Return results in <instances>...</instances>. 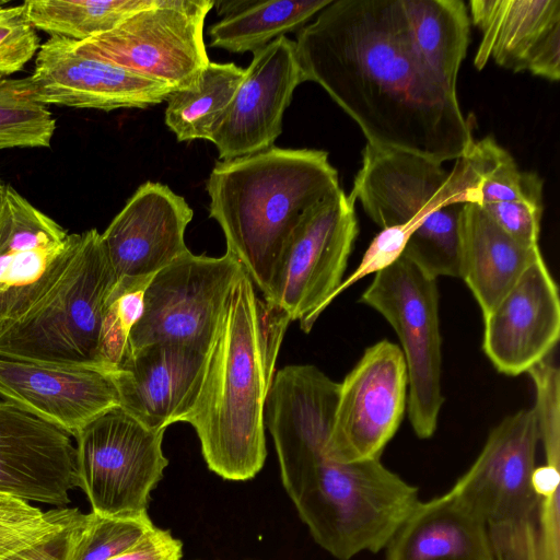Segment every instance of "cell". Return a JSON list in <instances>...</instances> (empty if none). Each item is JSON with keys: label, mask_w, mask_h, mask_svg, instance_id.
Returning a JSON list of instances; mask_svg holds the SVG:
<instances>
[{"label": "cell", "mask_w": 560, "mask_h": 560, "mask_svg": "<svg viewBox=\"0 0 560 560\" xmlns=\"http://www.w3.org/2000/svg\"><path fill=\"white\" fill-rule=\"evenodd\" d=\"M40 45L24 2L9 5L0 0V79L21 71L36 57Z\"/></svg>", "instance_id": "34"}, {"label": "cell", "mask_w": 560, "mask_h": 560, "mask_svg": "<svg viewBox=\"0 0 560 560\" xmlns=\"http://www.w3.org/2000/svg\"><path fill=\"white\" fill-rule=\"evenodd\" d=\"M332 0H254L209 27L210 47L255 52L285 33L300 31Z\"/></svg>", "instance_id": "28"}, {"label": "cell", "mask_w": 560, "mask_h": 560, "mask_svg": "<svg viewBox=\"0 0 560 560\" xmlns=\"http://www.w3.org/2000/svg\"><path fill=\"white\" fill-rule=\"evenodd\" d=\"M78 233L60 224L7 185L0 210V330L21 318L66 269Z\"/></svg>", "instance_id": "14"}, {"label": "cell", "mask_w": 560, "mask_h": 560, "mask_svg": "<svg viewBox=\"0 0 560 560\" xmlns=\"http://www.w3.org/2000/svg\"><path fill=\"white\" fill-rule=\"evenodd\" d=\"M482 350L502 374L526 373L550 355L560 335L557 283L540 254L483 316Z\"/></svg>", "instance_id": "19"}, {"label": "cell", "mask_w": 560, "mask_h": 560, "mask_svg": "<svg viewBox=\"0 0 560 560\" xmlns=\"http://www.w3.org/2000/svg\"><path fill=\"white\" fill-rule=\"evenodd\" d=\"M481 208L514 240L528 246L538 245L542 206L524 201H504Z\"/></svg>", "instance_id": "38"}, {"label": "cell", "mask_w": 560, "mask_h": 560, "mask_svg": "<svg viewBox=\"0 0 560 560\" xmlns=\"http://www.w3.org/2000/svg\"><path fill=\"white\" fill-rule=\"evenodd\" d=\"M360 302L378 312L397 334L408 375L409 420L418 438H431L444 402L436 280L400 256L375 273Z\"/></svg>", "instance_id": "8"}, {"label": "cell", "mask_w": 560, "mask_h": 560, "mask_svg": "<svg viewBox=\"0 0 560 560\" xmlns=\"http://www.w3.org/2000/svg\"><path fill=\"white\" fill-rule=\"evenodd\" d=\"M412 231L413 228L408 224L382 229L371 242L355 270L341 282L336 296L365 276L377 273L396 261L401 256Z\"/></svg>", "instance_id": "37"}, {"label": "cell", "mask_w": 560, "mask_h": 560, "mask_svg": "<svg viewBox=\"0 0 560 560\" xmlns=\"http://www.w3.org/2000/svg\"><path fill=\"white\" fill-rule=\"evenodd\" d=\"M448 171L435 161L366 143L349 195L382 229L411 225L401 256L432 279L459 278V213L445 203Z\"/></svg>", "instance_id": "5"}, {"label": "cell", "mask_w": 560, "mask_h": 560, "mask_svg": "<svg viewBox=\"0 0 560 560\" xmlns=\"http://www.w3.org/2000/svg\"><path fill=\"white\" fill-rule=\"evenodd\" d=\"M153 0H28L27 18L50 37L83 43L115 28Z\"/></svg>", "instance_id": "29"}, {"label": "cell", "mask_w": 560, "mask_h": 560, "mask_svg": "<svg viewBox=\"0 0 560 560\" xmlns=\"http://www.w3.org/2000/svg\"><path fill=\"white\" fill-rule=\"evenodd\" d=\"M383 550L384 560H494L483 524L451 491L419 501Z\"/></svg>", "instance_id": "23"}, {"label": "cell", "mask_w": 560, "mask_h": 560, "mask_svg": "<svg viewBox=\"0 0 560 560\" xmlns=\"http://www.w3.org/2000/svg\"><path fill=\"white\" fill-rule=\"evenodd\" d=\"M336 402L328 387H298L270 402L266 424L300 518L324 550L350 560L382 551L420 499L381 459L342 463L328 455Z\"/></svg>", "instance_id": "2"}, {"label": "cell", "mask_w": 560, "mask_h": 560, "mask_svg": "<svg viewBox=\"0 0 560 560\" xmlns=\"http://www.w3.org/2000/svg\"><path fill=\"white\" fill-rule=\"evenodd\" d=\"M535 386L534 411L545 462L560 464V371L551 354L526 372Z\"/></svg>", "instance_id": "33"}, {"label": "cell", "mask_w": 560, "mask_h": 560, "mask_svg": "<svg viewBox=\"0 0 560 560\" xmlns=\"http://www.w3.org/2000/svg\"><path fill=\"white\" fill-rule=\"evenodd\" d=\"M164 430H153L116 406L75 436L81 487L95 514L128 517L148 513L151 492L168 465Z\"/></svg>", "instance_id": "9"}, {"label": "cell", "mask_w": 560, "mask_h": 560, "mask_svg": "<svg viewBox=\"0 0 560 560\" xmlns=\"http://www.w3.org/2000/svg\"><path fill=\"white\" fill-rule=\"evenodd\" d=\"M289 322L258 298L244 272L212 345L198 399L184 421L195 429L208 468L225 480H249L265 464V404Z\"/></svg>", "instance_id": "3"}, {"label": "cell", "mask_w": 560, "mask_h": 560, "mask_svg": "<svg viewBox=\"0 0 560 560\" xmlns=\"http://www.w3.org/2000/svg\"><path fill=\"white\" fill-rule=\"evenodd\" d=\"M5 188H7V185L3 184L2 180L0 179V210H1L2 205H3L4 195H5Z\"/></svg>", "instance_id": "42"}, {"label": "cell", "mask_w": 560, "mask_h": 560, "mask_svg": "<svg viewBox=\"0 0 560 560\" xmlns=\"http://www.w3.org/2000/svg\"><path fill=\"white\" fill-rule=\"evenodd\" d=\"M194 211L168 186L145 182L101 233L116 279L150 280L185 254Z\"/></svg>", "instance_id": "20"}, {"label": "cell", "mask_w": 560, "mask_h": 560, "mask_svg": "<svg viewBox=\"0 0 560 560\" xmlns=\"http://www.w3.org/2000/svg\"><path fill=\"white\" fill-rule=\"evenodd\" d=\"M303 81L320 85L369 144L438 163L471 143V122L415 49L400 0L331 1L298 31Z\"/></svg>", "instance_id": "1"}, {"label": "cell", "mask_w": 560, "mask_h": 560, "mask_svg": "<svg viewBox=\"0 0 560 560\" xmlns=\"http://www.w3.org/2000/svg\"><path fill=\"white\" fill-rule=\"evenodd\" d=\"M116 281L101 233L96 229L78 233L73 254L54 287L21 318L0 330V355L104 371L101 326Z\"/></svg>", "instance_id": "6"}, {"label": "cell", "mask_w": 560, "mask_h": 560, "mask_svg": "<svg viewBox=\"0 0 560 560\" xmlns=\"http://www.w3.org/2000/svg\"><path fill=\"white\" fill-rule=\"evenodd\" d=\"M210 351L177 342L129 349L110 373L119 406L153 430L184 422L200 394Z\"/></svg>", "instance_id": "18"}, {"label": "cell", "mask_w": 560, "mask_h": 560, "mask_svg": "<svg viewBox=\"0 0 560 560\" xmlns=\"http://www.w3.org/2000/svg\"><path fill=\"white\" fill-rule=\"evenodd\" d=\"M56 120L30 77L0 79V150L49 148Z\"/></svg>", "instance_id": "30"}, {"label": "cell", "mask_w": 560, "mask_h": 560, "mask_svg": "<svg viewBox=\"0 0 560 560\" xmlns=\"http://www.w3.org/2000/svg\"><path fill=\"white\" fill-rule=\"evenodd\" d=\"M244 272L228 252L210 257L188 249L149 282L142 315L129 336V349L177 342L211 350L233 289Z\"/></svg>", "instance_id": "11"}, {"label": "cell", "mask_w": 560, "mask_h": 560, "mask_svg": "<svg viewBox=\"0 0 560 560\" xmlns=\"http://www.w3.org/2000/svg\"><path fill=\"white\" fill-rule=\"evenodd\" d=\"M30 79L36 98L45 105L105 112L156 105L174 91L167 83L86 55L75 42L58 37L40 45Z\"/></svg>", "instance_id": "15"}, {"label": "cell", "mask_w": 560, "mask_h": 560, "mask_svg": "<svg viewBox=\"0 0 560 560\" xmlns=\"http://www.w3.org/2000/svg\"><path fill=\"white\" fill-rule=\"evenodd\" d=\"M80 487L71 436L0 399V492L61 508Z\"/></svg>", "instance_id": "17"}, {"label": "cell", "mask_w": 560, "mask_h": 560, "mask_svg": "<svg viewBox=\"0 0 560 560\" xmlns=\"http://www.w3.org/2000/svg\"><path fill=\"white\" fill-rule=\"evenodd\" d=\"M244 75L245 69L233 62L210 61L194 85L173 91L164 119L177 140L211 141Z\"/></svg>", "instance_id": "27"}, {"label": "cell", "mask_w": 560, "mask_h": 560, "mask_svg": "<svg viewBox=\"0 0 560 560\" xmlns=\"http://www.w3.org/2000/svg\"><path fill=\"white\" fill-rule=\"evenodd\" d=\"M358 233L354 200L341 188L310 208L288 241L264 301L310 331L336 298Z\"/></svg>", "instance_id": "10"}, {"label": "cell", "mask_w": 560, "mask_h": 560, "mask_svg": "<svg viewBox=\"0 0 560 560\" xmlns=\"http://www.w3.org/2000/svg\"><path fill=\"white\" fill-rule=\"evenodd\" d=\"M254 0H221L213 1V7L219 15L229 16L235 14L253 3Z\"/></svg>", "instance_id": "41"}, {"label": "cell", "mask_w": 560, "mask_h": 560, "mask_svg": "<svg viewBox=\"0 0 560 560\" xmlns=\"http://www.w3.org/2000/svg\"><path fill=\"white\" fill-rule=\"evenodd\" d=\"M445 203L485 207L504 201L542 206V179L518 168L492 136L474 141L448 171Z\"/></svg>", "instance_id": "25"}, {"label": "cell", "mask_w": 560, "mask_h": 560, "mask_svg": "<svg viewBox=\"0 0 560 560\" xmlns=\"http://www.w3.org/2000/svg\"><path fill=\"white\" fill-rule=\"evenodd\" d=\"M78 510L58 508L30 520L0 522V559L59 529Z\"/></svg>", "instance_id": "35"}, {"label": "cell", "mask_w": 560, "mask_h": 560, "mask_svg": "<svg viewBox=\"0 0 560 560\" xmlns=\"http://www.w3.org/2000/svg\"><path fill=\"white\" fill-rule=\"evenodd\" d=\"M340 188L326 151L275 145L215 162L206 183L226 252L264 298L302 215Z\"/></svg>", "instance_id": "4"}, {"label": "cell", "mask_w": 560, "mask_h": 560, "mask_svg": "<svg viewBox=\"0 0 560 560\" xmlns=\"http://www.w3.org/2000/svg\"><path fill=\"white\" fill-rule=\"evenodd\" d=\"M416 51L450 91L469 44L470 21L462 0H400Z\"/></svg>", "instance_id": "26"}, {"label": "cell", "mask_w": 560, "mask_h": 560, "mask_svg": "<svg viewBox=\"0 0 560 560\" xmlns=\"http://www.w3.org/2000/svg\"><path fill=\"white\" fill-rule=\"evenodd\" d=\"M43 513L39 509L31 505L28 501L0 492V522L30 520L38 517Z\"/></svg>", "instance_id": "40"}, {"label": "cell", "mask_w": 560, "mask_h": 560, "mask_svg": "<svg viewBox=\"0 0 560 560\" xmlns=\"http://www.w3.org/2000/svg\"><path fill=\"white\" fill-rule=\"evenodd\" d=\"M212 0H153L112 31L77 43L80 51L174 91L194 85L210 62L203 40Z\"/></svg>", "instance_id": "12"}, {"label": "cell", "mask_w": 560, "mask_h": 560, "mask_svg": "<svg viewBox=\"0 0 560 560\" xmlns=\"http://www.w3.org/2000/svg\"><path fill=\"white\" fill-rule=\"evenodd\" d=\"M474 25L482 37L474 65L492 59L514 72L560 79L559 0H471Z\"/></svg>", "instance_id": "22"}, {"label": "cell", "mask_w": 560, "mask_h": 560, "mask_svg": "<svg viewBox=\"0 0 560 560\" xmlns=\"http://www.w3.org/2000/svg\"><path fill=\"white\" fill-rule=\"evenodd\" d=\"M183 544L170 530L154 527L131 548L109 560H182Z\"/></svg>", "instance_id": "39"}, {"label": "cell", "mask_w": 560, "mask_h": 560, "mask_svg": "<svg viewBox=\"0 0 560 560\" xmlns=\"http://www.w3.org/2000/svg\"><path fill=\"white\" fill-rule=\"evenodd\" d=\"M150 280L120 279L110 292L101 326L100 359L112 373L129 351V336L143 310V295Z\"/></svg>", "instance_id": "31"}, {"label": "cell", "mask_w": 560, "mask_h": 560, "mask_svg": "<svg viewBox=\"0 0 560 560\" xmlns=\"http://www.w3.org/2000/svg\"><path fill=\"white\" fill-rule=\"evenodd\" d=\"M460 273L482 316L488 314L541 254L505 233L479 206L459 213Z\"/></svg>", "instance_id": "24"}, {"label": "cell", "mask_w": 560, "mask_h": 560, "mask_svg": "<svg viewBox=\"0 0 560 560\" xmlns=\"http://www.w3.org/2000/svg\"><path fill=\"white\" fill-rule=\"evenodd\" d=\"M154 527L148 513L112 517L91 512L72 560H109L131 548Z\"/></svg>", "instance_id": "32"}, {"label": "cell", "mask_w": 560, "mask_h": 560, "mask_svg": "<svg viewBox=\"0 0 560 560\" xmlns=\"http://www.w3.org/2000/svg\"><path fill=\"white\" fill-rule=\"evenodd\" d=\"M407 389L399 346L384 339L366 348L339 383L328 455L342 463L380 459L404 418Z\"/></svg>", "instance_id": "13"}, {"label": "cell", "mask_w": 560, "mask_h": 560, "mask_svg": "<svg viewBox=\"0 0 560 560\" xmlns=\"http://www.w3.org/2000/svg\"><path fill=\"white\" fill-rule=\"evenodd\" d=\"M533 409L505 417L450 491L483 524L494 560H540Z\"/></svg>", "instance_id": "7"}, {"label": "cell", "mask_w": 560, "mask_h": 560, "mask_svg": "<svg viewBox=\"0 0 560 560\" xmlns=\"http://www.w3.org/2000/svg\"><path fill=\"white\" fill-rule=\"evenodd\" d=\"M0 399L75 436L86 424L119 406L109 373L0 355Z\"/></svg>", "instance_id": "21"}, {"label": "cell", "mask_w": 560, "mask_h": 560, "mask_svg": "<svg viewBox=\"0 0 560 560\" xmlns=\"http://www.w3.org/2000/svg\"><path fill=\"white\" fill-rule=\"evenodd\" d=\"M89 521L90 513L85 514L78 510L59 529L0 560H72Z\"/></svg>", "instance_id": "36"}, {"label": "cell", "mask_w": 560, "mask_h": 560, "mask_svg": "<svg viewBox=\"0 0 560 560\" xmlns=\"http://www.w3.org/2000/svg\"><path fill=\"white\" fill-rule=\"evenodd\" d=\"M302 82L292 39L281 36L255 51L212 135L219 158L232 160L272 148L282 132L284 112Z\"/></svg>", "instance_id": "16"}]
</instances>
